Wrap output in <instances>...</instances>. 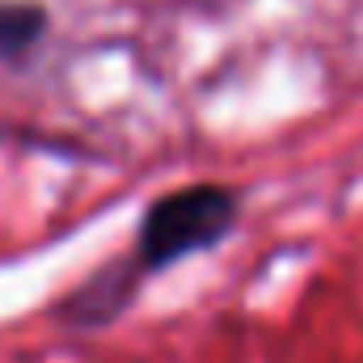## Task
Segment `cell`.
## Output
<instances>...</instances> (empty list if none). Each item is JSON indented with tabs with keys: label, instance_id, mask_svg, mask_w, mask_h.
<instances>
[{
	"label": "cell",
	"instance_id": "1",
	"mask_svg": "<svg viewBox=\"0 0 363 363\" xmlns=\"http://www.w3.org/2000/svg\"><path fill=\"white\" fill-rule=\"evenodd\" d=\"M237 224V194L228 186H182L174 194L157 199L144 211L135 237V262L118 279V296L127 304L135 279L148 271H165L190 254L220 245Z\"/></svg>",
	"mask_w": 363,
	"mask_h": 363
},
{
	"label": "cell",
	"instance_id": "2",
	"mask_svg": "<svg viewBox=\"0 0 363 363\" xmlns=\"http://www.w3.org/2000/svg\"><path fill=\"white\" fill-rule=\"evenodd\" d=\"M47 30V13L26 0H0V60L26 55Z\"/></svg>",
	"mask_w": 363,
	"mask_h": 363
}]
</instances>
